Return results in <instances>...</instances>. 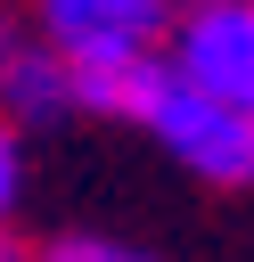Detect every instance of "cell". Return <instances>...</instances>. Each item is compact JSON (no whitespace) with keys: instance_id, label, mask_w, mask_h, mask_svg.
<instances>
[{"instance_id":"cell-1","label":"cell","mask_w":254,"mask_h":262,"mask_svg":"<svg viewBox=\"0 0 254 262\" xmlns=\"http://www.w3.org/2000/svg\"><path fill=\"white\" fill-rule=\"evenodd\" d=\"M164 41H172V57H164L172 82L254 115V0H197L172 16Z\"/></svg>"},{"instance_id":"cell-10","label":"cell","mask_w":254,"mask_h":262,"mask_svg":"<svg viewBox=\"0 0 254 262\" xmlns=\"http://www.w3.org/2000/svg\"><path fill=\"white\" fill-rule=\"evenodd\" d=\"M188 8H197V0H188Z\"/></svg>"},{"instance_id":"cell-9","label":"cell","mask_w":254,"mask_h":262,"mask_svg":"<svg viewBox=\"0 0 254 262\" xmlns=\"http://www.w3.org/2000/svg\"><path fill=\"white\" fill-rule=\"evenodd\" d=\"M8 49H16V33H8V8H0V57H8Z\"/></svg>"},{"instance_id":"cell-7","label":"cell","mask_w":254,"mask_h":262,"mask_svg":"<svg viewBox=\"0 0 254 262\" xmlns=\"http://www.w3.org/2000/svg\"><path fill=\"white\" fill-rule=\"evenodd\" d=\"M16 188H25V156H16V131L0 123V237H8V213H16Z\"/></svg>"},{"instance_id":"cell-2","label":"cell","mask_w":254,"mask_h":262,"mask_svg":"<svg viewBox=\"0 0 254 262\" xmlns=\"http://www.w3.org/2000/svg\"><path fill=\"white\" fill-rule=\"evenodd\" d=\"M139 123H147L188 172H205V180H221V188H246V180H254V115H238V106L172 82V66H164V90L147 98Z\"/></svg>"},{"instance_id":"cell-3","label":"cell","mask_w":254,"mask_h":262,"mask_svg":"<svg viewBox=\"0 0 254 262\" xmlns=\"http://www.w3.org/2000/svg\"><path fill=\"white\" fill-rule=\"evenodd\" d=\"M41 49L66 66H115V57H156L172 33V0H33Z\"/></svg>"},{"instance_id":"cell-4","label":"cell","mask_w":254,"mask_h":262,"mask_svg":"<svg viewBox=\"0 0 254 262\" xmlns=\"http://www.w3.org/2000/svg\"><path fill=\"white\" fill-rule=\"evenodd\" d=\"M57 115H74V74H66V57H49L41 41H16V49L0 57V123L16 131V123H57Z\"/></svg>"},{"instance_id":"cell-8","label":"cell","mask_w":254,"mask_h":262,"mask_svg":"<svg viewBox=\"0 0 254 262\" xmlns=\"http://www.w3.org/2000/svg\"><path fill=\"white\" fill-rule=\"evenodd\" d=\"M0 262H41V254H25L16 237H0Z\"/></svg>"},{"instance_id":"cell-6","label":"cell","mask_w":254,"mask_h":262,"mask_svg":"<svg viewBox=\"0 0 254 262\" xmlns=\"http://www.w3.org/2000/svg\"><path fill=\"white\" fill-rule=\"evenodd\" d=\"M41 262H147V254H139V246H115V237H82V229H74V237H49V246H41Z\"/></svg>"},{"instance_id":"cell-5","label":"cell","mask_w":254,"mask_h":262,"mask_svg":"<svg viewBox=\"0 0 254 262\" xmlns=\"http://www.w3.org/2000/svg\"><path fill=\"white\" fill-rule=\"evenodd\" d=\"M74 74V106L82 115H123L139 123L147 98L164 90V57H115V66H66Z\"/></svg>"}]
</instances>
